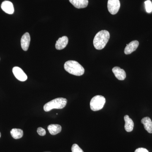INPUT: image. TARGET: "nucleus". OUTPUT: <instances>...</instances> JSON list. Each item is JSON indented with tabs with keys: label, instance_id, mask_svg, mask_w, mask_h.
Wrapping results in <instances>:
<instances>
[{
	"label": "nucleus",
	"instance_id": "6e6552de",
	"mask_svg": "<svg viewBox=\"0 0 152 152\" xmlns=\"http://www.w3.org/2000/svg\"><path fill=\"white\" fill-rule=\"evenodd\" d=\"M139 45V42L137 40L132 41L129 43L127 44L124 50L125 54L129 55L135 51L138 47Z\"/></svg>",
	"mask_w": 152,
	"mask_h": 152
},
{
	"label": "nucleus",
	"instance_id": "423d86ee",
	"mask_svg": "<svg viewBox=\"0 0 152 152\" xmlns=\"http://www.w3.org/2000/svg\"><path fill=\"white\" fill-rule=\"evenodd\" d=\"M12 72L15 77L20 81L24 82L27 80V76L20 68L14 67L12 69Z\"/></svg>",
	"mask_w": 152,
	"mask_h": 152
},
{
	"label": "nucleus",
	"instance_id": "7ed1b4c3",
	"mask_svg": "<svg viewBox=\"0 0 152 152\" xmlns=\"http://www.w3.org/2000/svg\"><path fill=\"white\" fill-rule=\"evenodd\" d=\"M67 100L65 98H58L50 101L44 106L45 112H49L53 109H62L66 107Z\"/></svg>",
	"mask_w": 152,
	"mask_h": 152
},
{
	"label": "nucleus",
	"instance_id": "6ab92c4d",
	"mask_svg": "<svg viewBox=\"0 0 152 152\" xmlns=\"http://www.w3.org/2000/svg\"><path fill=\"white\" fill-rule=\"evenodd\" d=\"M37 132L38 134L41 136L45 135L46 133L45 130L42 127L38 128Z\"/></svg>",
	"mask_w": 152,
	"mask_h": 152
},
{
	"label": "nucleus",
	"instance_id": "4be33fe9",
	"mask_svg": "<svg viewBox=\"0 0 152 152\" xmlns=\"http://www.w3.org/2000/svg\"></svg>",
	"mask_w": 152,
	"mask_h": 152
},
{
	"label": "nucleus",
	"instance_id": "ddd939ff",
	"mask_svg": "<svg viewBox=\"0 0 152 152\" xmlns=\"http://www.w3.org/2000/svg\"><path fill=\"white\" fill-rule=\"evenodd\" d=\"M125 122L124 128L125 130L127 132H132L133 131L134 127V123L132 119L130 118L129 115H126L124 117Z\"/></svg>",
	"mask_w": 152,
	"mask_h": 152
},
{
	"label": "nucleus",
	"instance_id": "aec40b11",
	"mask_svg": "<svg viewBox=\"0 0 152 152\" xmlns=\"http://www.w3.org/2000/svg\"><path fill=\"white\" fill-rule=\"evenodd\" d=\"M134 152H149L146 149L144 148H141L137 149Z\"/></svg>",
	"mask_w": 152,
	"mask_h": 152
},
{
	"label": "nucleus",
	"instance_id": "9b49d317",
	"mask_svg": "<svg viewBox=\"0 0 152 152\" xmlns=\"http://www.w3.org/2000/svg\"><path fill=\"white\" fill-rule=\"evenodd\" d=\"M69 39L66 36H64L62 37L59 38L56 43V49L58 50H63L67 45Z\"/></svg>",
	"mask_w": 152,
	"mask_h": 152
},
{
	"label": "nucleus",
	"instance_id": "0eeeda50",
	"mask_svg": "<svg viewBox=\"0 0 152 152\" xmlns=\"http://www.w3.org/2000/svg\"><path fill=\"white\" fill-rule=\"evenodd\" d=\"M31 42V37L28 33H26L21 39V45L23 50L27 51Z\"/></svg>",
	"mask_w": 152,
	"mask_h": 152
},
{
	"label": "nucleus",
	"instance_id": "4468645a",
	"mask_svg": "<svg viewBox=\"0 0 152 152\" xmlns=\"http://www.w3.org/2000/svg\"><path fill=\"white\" fill-rule=\"evenodd\" d=\"M142 124L144 125L145 129L148 132L152 133V121L149 117H146L143 118L141 120Z\"/></svg>",
	"mask_w": 152,
	"mask_h": 152
},
{
	"label": "nucleus",
	"instance_id": "412c9836",
	"mask_svg": "<svg viewBox=\"0 0 152 152\" xmlns=\"http://www.w3.org/2000/svg\"><path fill=\"white\" fill-rule=\"evenodd\" d=\"M1 133L0 132V138H1Z\"/></svg>",
	"mask_w": 152,
	"mask_h": 152
},
{
	"label": "nucleus",
	"instance_id": "39448f33",
	"mask_svg": "<svg viewBox=\"0 0 152 152\" xmlns=\"http://www.w3.org/2000/svg\"><path fill=\"white\" fill-rule=\"evenodd\" d=\"M121 6L119 0H108L107 8L109 12L112 15H115L118 12Z\"/></svg>",
	"mask_w": 152,
	"mask_h": 152
},
{
	"label": "nucleus",
	"instance_id": "dca6fc26",
	"mask_svg": "<svg viewBox=\"0 0 152 152\" xmlns=\"http://www.w3.org/2000/svg\"><path fill=\"white\" fill-rule=\"evenodd\" d=\"M10 134L12 137L16 140L21 138L23 136V132L21 129H12L10 132Z\"/></svg>",
	"mask_w": 152,
	"mask_h": 152
},
{
	"label": "nucleus",
	"instance_id": "9d476101",
	"mask_svg": "<svg viewBox=\"0 0 152 152\" xmlns=\"http://www.w3.org/2000/svg\"><path fill=\"white\" fill-rule=\"evenodd\" d=\"M112 71L118 80H124L126 78V72L123 69H121L119 67H114Z\"/></svg>",
	"mask_w": 152,
	"mask_h": 152
},
{
	"label": "nucleus",
	"instance_id": "f03ea898",
	"mask_svg": "<svg viewBox=\"0 0 152 152\" xmlns=\"http://www.w3.org/2000/svg\"><path fill=\"white\" fill-rule=\"evenodd\" d=\"M65 70L71 75L77 76L83 75L85 69L83 66L75 61H69L65 63Z\"/></svg>",
	"mask_w": 152,
	"mask_h": 152
},
{
	"label": "nucleus",
	"instance_id": "20e7f679",
	"mask_svg": "<svg viewBox=\"0 0 152 152\" xmlns=\"http://www.w3.org/2000/svg\"><path fill=\"white\" fill-rule=\"evenodd\" d=\"M106 99L103 96L101 95L95 96L90 102L91 110L93 111L100 110L103 108Z\"/></svg>",
	"mask_w": 152,
	"mask_h": 152
},
{
	"label": "nucleus",
	"instance_id": "1a4fd4ad",
	"mask_svg": "<svg viewBox=\"0 0 152 152\" xmlns=\"http://www.w3.org/2000/svg\"><path fill=\"white\" fill-rule=\"evenodd\" d=\"M1 8L6 13L12 15L14 12V8L12 3L10 1H6L3 2Z\"/></svg>",
	"mask_w": 152,
	"mask_h": 152
},
{
	"label": "nucleus",
	"instance_id": "a211bd4d",
	"mask_svg": "<svg viewBox=\"0 0 152 152\" xmlns=\"http://www.w3.org/2000/svg\"><path fill=\"white\" fill-rule=\"evenodd\" d=\"M72 152H84L83 150L78 145L75 144L72 147Z\"/></svg>",
	"mask_w": 152,
	"mask_h": 152
},
{
	"label": "nucleus",
	"instance_id": "2eb2a0df",
	"mask_svg": "<svg viewBox=\"0 0 152 152\" xmlns=\"http://www.w3.org/2000/svg\"><path fill=\"white\" fill-rule=\"evenodd\" d=\"M49 132L53 135H55L61 132L62 130V127L61 126L58 124H51L49 125L48 127Z\"/></svg>",
	"mask_w": 152,
	"mask_h": 152
},
{
	"label": "nucleus",
	"instance_id": "f257e3e1",
	"mask_svg": "<svg viewBox=\"0 0 152 152\" xmlns=\"http://www.w3.org/2000/svg\"><path fill=\"white\" fill-rule=\"evenodd\" d=\"M110 34L106 30L100 31L95 36L94 39V45L98 50H102L104 48L108 42Z\"/></svg>",
	"mask_w": 152,
	"mask_h": 152
},
{
	"label": "nucleus",
	"instance_id": "f3484780",
	"mask_svg": "<svg viewBox=\"0 0 152 152\" xmlns=\"http://www.w3.org/2000/svg\"><path fill=\"white\" fill-rule=\"evenodd\" d=\"M145 5L146 11L148 13H151L152 12V3L150 0L146 1L145 3Z\"/></svg>",
	"mask_w": 152,
	"mask_h": 152
},
{
	"label": "nucleus",
	"instance_id": "f8f14e48",
	"mask_svg": "<svg viewBox=\"0 0 152 152\" xmlns=\"http://www.w3.org/2000/svg\"><path fill=\"white\" fill-rule=\"evenodd\" d=\"M70 2L76 8L82 9L86 7L88 4V0H69Z\"/></svg>",
	"mask_w": 152,
	"mask_h": 152
}]
</instances>
